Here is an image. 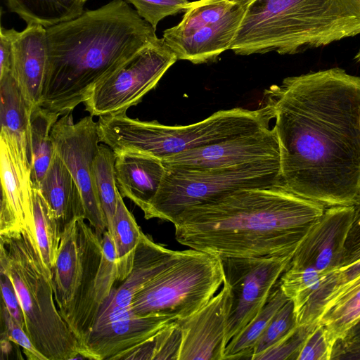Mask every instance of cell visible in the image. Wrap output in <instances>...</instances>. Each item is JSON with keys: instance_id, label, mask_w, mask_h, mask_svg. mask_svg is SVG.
I'll return each mask as SVG.
<instances>
[{"instance_id": "obj_1", "label": "cell", "mask_w": 360, "mask_h": 360, "mask_svg": "<svg viewBox=\"0 0 360 360\" xmlns=\"http://www.w3.org/2000/svg\"><path fill=\"white\" fill-rule=\"evenodd\" d=\"M275 119L283 186L325 208L353 206L360 187V77L333 68L264 92Z\"/></svg>"}, {"instance_id": "obj_2", "label": "cell", "mask_w": 360, "mask_h": 360, "mask_svg": "<svg viewBox=\"0 0 360 360\" xmlns=\"http://www.w3.org/2000/svg\"><path fill=\"white\" fill-rule=\"evenodd\" d=\"M325 209L279 185L188 207L172 224L179 243L220 258L283 257L294 254Z\"/></svg>"}, {"instance_id": "obj_3", "label": "cell", "mask_w": 360, "mask_h": 360, "mask_svg": "<svg viewBox=\"0 0 360 360\" xmlns=\"http://www.w3.org/2000/svg\"><path fill=\"white\" fill-rule=\"evenodd\" d=\"M47 65L40 105L60 115L158 37L126 0H112L46 28Z\"/></svg>"}, {"instance_id": "obj_4", "label": "cell", "mask_w": 360, "mask_h": 360, "mask_svg": "<svg viewBox=\"0 0 360 360\" xmlns=\"http://www.w3.org/2000/svg\"><path fill=\"white\" fill-rule=\"evenodd\" d=\"M245 12L230 50L295 54L360 34L359 0H240Z\"/></svg>"}, {"instance_id": "obj_5", "label": "cell", "mask_w": 360, "mask_h": 360, "mask_svg": "<svg viewBox=\"0 0 360 360\" xmlns=\"http://www.w3.org/2000/svg\"><path fill=\"white\" fill-rule=\"evenodd\" d=\"M0 270L10 276L25 322V330L46 360L84 359L80 344L61 316L51 273L39 250L33 228L0 235Z\"/></svg>"}, {"instance_id": "obj_6", "label": "cell", "mask_w": 360, "mask_h": 360, "mask_svg": "<svg viewBox=\"0 0 360 360\" xmlns=\"http://www.w3.org/2000/svg\"><path fill=\"white\" fill-rule=\"evenodd\" d=\"M273 119L265 105L257 110L236 108L219 110L207 118L184 126H169L157 121H142L126 112L99 117L100 142L118 155L136 153L161 161L182 152L269 127Z\"/></svg>"}, {"instance_id": "obj_7", "label": "cell", "mask_w": 360, "mask_h": 360, "mask_svg": "<svg viewBox=\"0 0 360 360\" xmlns=\"http://www.w3.org/2000/svg\"><path fill=\"white\" fill-rule=\"evenodd\" d=\"M101 239L84 217L75 218L62 231L51 270L58 309L79 344L99 312L96 286L103 256Z\"/></svg>"}, {"instance_id": "obj_8", "label": "cell", "mask_w": 360, "mask_h": 360, "mask_svg": "<svg viewBox=\"0 0 360 360\" xmlns=\"http://www.w3.org/2000/svg\"><path fill=\"white\" fill-rule=\"evenodd\" d=\"M165 169L156 195L143 211L146 219L173 223L185 209L236 191L283 185L280 159L198 170Z\"/></svg>"}, {"instance_id": "obj_9", "label": "cell", "mask_w": 360, "mask_h": 360, "mask_svg": "<svg viewBox=\"0 0 360 360\" xmlns=\"http://www.w3.org/2000/svg\"><path fill=\"white\" fill-rule=\"evenodd\" d=\"M224 281L221 259L190 248L133 298L138 315L186 319L204 307Z\"/></svg>"}, {"instance_id": "obj_10", "label": "cell", "mask_w": 360, "mask_h": 360, "mask_svg": "<svg viewBox=\"0 0 360 360\" xmlns=\"http://www.w3.org/2000/svg\"><path fill=\"white\" fill-rule=\"evenodd\" d=\"M177 60L163 39L157 37L94 88L84 103L86 110L97 117L126 112L155 87Z\"/></svg>"}, {"instance_id": "obj_11", "label": "cell", "mask_w": 360, "mask_h": 360, "mask_svg": "<svg viewBox=\"0 0 360 360\" xmlns=\"http://www.w3.org/2000/svg\"><path fill=\"white\" fill-rule=\"evenodd\" d=\"M51 139L56 153L80 190L85 219L102 238L107 222L92 180L93 162L100 145L97 122L89 115L75 123L72 112H68L53 125Z\"/></svg>"}, {"instance_id": "obj_12", "label": "cell", "mask_w": 360, "mask_h": 360, "mask_svg": "<svg viewBox=\"0 0 360 360\" xmlns=\"http://www.w3.org/2000/svg\"><path fill=\"white\" fill-rule=\"evenodd\" d=\"M292 255L221 258L224 281L229 285L231 294L227 344L262 309Z\"/></svg>"}, {"instance_id": "obj_13", "label": "cell", "mask_w": 360, "mask_h": 360, "mask_svg": "<svg viewBox=\"0 0 360 360\" xmlns=\"http://www.w3.org/2000/svg\"><path fill=\"white\" fill-rule=\"evenodd\" d=\"M174 321L163 316L138 315L131 306H116L108 297L80 342L81 354L89 359H123Z\"/></svg>"}, {"instance_id": "obj_14", "label": "cell", "mask_w": 360, "mask_h": 360, "mask_svg": "<svg viewBox=\"0 0 360 360\" xmlns=\"http://www.w3.org/2000/svg\"><path fill=\"white\" fill-rule=\"evenodd\" d=\"M0 235L33 228L34 184L27 144L1 129Z\"/></svg>"}, {"instance_id": "obj_15", "label": "cell", "mask_w": 360, "mask_h": 360, "mask_svg": "<svg viewBox=\"0 0 360 360\" xmlns=\"http://www.w3.org/2000/svg\"><path fill=\"white\" fill-rule=\"evenodd\" d=\"M280 159L275 127H266L186 150L162 160L167 169L198 170Z\"/></svg>"}, {"instance_id": "obj_16", "label": "cell", "mask_w": 360, "mask_h": 360, "mask_svg": "<svg viewBox=\"0 0 360 360\" xmlns=\"http://www.w3.org/2000/svg\"><path fill=\"white\" fill-rule=\"evenodd\" d=\"M353 212V206L326 208L295 251L288 266L311 268L323 274L340 269Z\"/></svg>"}, {"instance_id": "obj_17", "label": "cell", "mask_w": 360, "mask_h": 360, "mask_svg": "<svg viewBox=\"0 0 360 360\" xmlns=\"http://www.w3.org/2000/svg\"><path fill=\"white\" fill-rule=\"evenodd\" d=\"M222 289L193 315L178 319L182 330L179 360H224L231 305V289Z\"/></svg>"}, {"instance_id": "obj_18", "label": "cell", "mask_w": 360, "mask_h": 360, "mask_svg": "<svg viewBox=\"0 0 360 360\" xmlns=\"http://www.w3.org/2000/svg\"><path fill=\"white\" fill-rule=\"evenodd\" d=\"M240 2L219 21L200 28L187 36L162 37L178 60L194 64L214 61L225 51L230 50L244 15Z\"/></svg>"}, {"instance_id": "obj_19", "label": "cell", "mask_w": 360, "mask_h": 360, "mask_svg": "<svg viewBox=\"0 0 360 360\" xmlns=\"http://www.w3.org/2000/svg\"><path fill=\"white\" fill-rule=\"evenodd\" d=\"M13 75L32 110L40 105L47 65L46 28L31 23L13 37Z\"/></svg>"}, {"instance_id": "obj_20", "label": "cell", "mask_w": 360, "mask_h": 360, "mask_svg": "<svg viewBox=\"0 0 360 360\" xmlns=\"http://www.w3.org/2000/svg\"><path fill=\"white\" fill-rule=\"evenodd\" d=\"M165 171L160 160L141 154L118 155L115 163L119 192L123 198L131 200L143 212L156 195Z\"/></svg>"}, {"instance_id": "obj_21", "label": "cell", "mask_w": 360, "mask_h": 360, "mask_svg": "<svg viewBox=\"0 0 360 360\" xmlns=\"http://www.w3.org/2000/svg\"><path fill=\"white\" fill-rule=\"evenodd\" d=\"M182 252L156 243L142 233L131 269L120 285L112 290L109 296L111 302L120 307L131 306L134 297L152 279L174 263Z\"/></svg>"}, {"instance_id": "obj_22", "label": "cell", "mask_w": 360, "mask_h": 360, "mask_svg": "<svg viewBox=\"0 0 360 360\" xmlns=\"http://www.w3.org/2000/svg\"><path fill=\"white\" fill-rule=\"evenodd\" d=\"M37 189L55 214L62 231L75 218L84 217L80 190L56 152L47 172Z\"/></svg>"}, {"instance_id": "obj_23", "label": "cell", "mask_w": 360, "mask_h": 360, "mask_svg": "<svg viewBox=\"0 0 360 360\" xmlns=\"http://www.w3.org/2000/svg\"><path fill=\"white\" fill-rule=\"evenodd\" d=\"M59 115L41 105L34 107L31 112L27 154L35 188H39L55 155L51 130Z\"/></svg>"}, {"instance_id": "obj_24", "label": "cell", "mask_w": 360, "mask_h": 360, "mask_svg": "<svg viewBox=\"0 0 360 360\" xmlns=\"http://www.w3.org/2000/svg\"><path fill=\"white\" fill-rule=\"evenodd\" d=\"M289 298L278 282L266 302L245 328L228 342L224 359H252L253 349L276 313Z\"/></svg>"}, {"instance_id": "obj_25", "label": "cell", "mask_w": 360, "mask_h": 360, "mask_svg": "<svg viewBox=\"0 0 360 360\" xmlns=\"http://www.w3.org/2000/svg\"><path fill=\"white\" fill-rule=\"evenodd\" d=\"M8 10L27 25L34 23L45 28L71 20L83 13L80 0H5Z\"/></svg>"}, {"instance_id": "obj_26", "label": "cell", "mask_w": 360, "mask_h": 360, "mask_svg": "<svg viewBox=\"0 0 360 360\" xmlns=\"http://www.w3.org/2000/svg\"><path fill=\"white\" fill-rule=\"evenodd\" d=\"M1 129L27 144L32 109L12 73L0 76Z\"/></svg>"}, {"instance_id": "obj_27", "label": "cell", "mask_w": 360, "mask_h": 360, "mask_svg": "<svg viewBox=\"0 0 360 360\" xmlns=\"http://www.w3.org/2000/svg\"><path fill=\"white\" fill-rule=\"evenodd\" d=\"M109 233L112 237L115 248L117 282L121 283L131 269L135 251L143 232L134 217L125 205L120 193L118 195L117 209Z\"/></svg>"}, {"instance_id": "obj_28", "label": "cell", "mask_w": 360, "mask_h": 360, "mask_svg": "<svg viewBox=\"0 0 360 360\" xmlns=\"http://www.w3.org/2000/svg\"><path fill=\"white\" fill-rule=\"evenodd\" d=\"M117 155L106 144H100L92 166L94 190L110 231L115 214L119 191L117 186L115 163Z\"/></svg>"}, {"instance_id": "obj_29", "label": "cell", "mask_w": 360, "mask_h": 360, "mask_svg": "<svg viewBox=\"0 0 360 360\" xmlns=\"http://www.w3.org/2000/svg\"><path fill=\"white\" fill-rule=\"evenodd\" d=\"M33 231L42 259L51 271L56 262L63 231L55 214L40 191L35 188L33 197Z\"/></svg>"}, {"instance_id": "obj_30", "label": "cell", "mask_w": 360, "mask_h": 360, "mask_svg": "<svg viewBox=\"0 0 360 360\" xmlns=\"http://www.w3.org/2000/svg\"><path fill=\"white\" fill-rule=\"evenodd\" d=\"M240 0H198L189 2L180 22L165 30L162 37L187 36L200 28L219 21Z\"/></svg>"}, {"instance_id": "obj_31", "label": "cell", "mask_w": 360, "mask_h": 360, "mask_svg": "<svg viewBox=\"0 0 360 360\" xmlns=\"http://www.w3.org/2000/svg\"><path fill=\"white\" fill-rule=\"evenodd\" d=\"M359 321L360 289L325 311L319 320L333 347Z\"/></svg>"}, {"instance_id": "obj_32", "label": "cell", "mask_w": 360, "mask_h": 360, "mask_svg": "<svg viewBox=\"0 0 360 360\" xmlns=\"http://www.w3.org/2000/svg\"><path fill=\"white\" fill-rule=\"evenodd\" d=\"M182 330L178 320L162 328L153 338L128 352L123 359L179 360Z\"/></svg>"}, {"instance_id": "obj_33", "label": "cell", "mask_w": 360, "mask_h": 360, "mask_svg": "<svg viewBox=\"0 0 360 360\" xmlns=\"http://www.w3.org/2000/svg\"><path fill=\"white\" fill-rule=\"evenodd\" d=\"M297 326L293 302L289 299L272 318L253 349L252 360Z\"/></svg>"}, {"instance_id": "obj_34", "label": "cell", "mask_w": 360, "mask_h": 360, "mask_svg": "<svg viewBox=\"0 0 360 360\" xmlns=\"http://www.w3.org/2000/svg\"><path fill=\"white\" fill-rule=\"evenodd\" d=\"M317 323L297 325L276 344L256 356L253 360H297L305 340Z\"/></svg>"}, {"instance_id": "obj_35", "label": "cell", "mask_w": 360, "mask_h": 360, "mask_svg": "<svg viewBox=\"0 0 360 360\" xmlns=\"http://www.w3.org/2000/svg\"><path fill=\"white\" fill-rule=\"evenodd\" d=\"M139 15L155 30L159 22L169 15L185 10L188 0H126Z\"/></svg>"}, {"instance_id": "obj_36", "label": "cell", "mask_w": 360, "mask_h": 360, "mask_svg": "<svg viewBox=\"0 0 360 360\" xmlns=\"http://www.w3.org/2000/svg\"><path fill=\"white\" fill-rule=\"evenodd\" d=\"M1 335L22 349L27 359L30 360H46L36 349L25 330L20 326L8 311L4 302L1 304Z\"/></svg>"}, {"instance_id": "obj_37", "label": "cell", "mask_w": 360, "mask_h": 360, "mask_svg": "<svg viewBox=\"0 0 360 360\" xmlns=\"http://www.w3.org/2000/svg\"><path fill=\"white\" fill-rule=\"evenodd\" d=\"M333 349L325 328L318 322L305 340L297 360H331Z\"/></svg>"}, {"instance_id": "obj_38", "label": "cell", "mask_w": 360, "mask_h": 360, "mask_svg": "<svg viewBox=\"0 0 360 360\" xmlns=\"http://www.w3.org/2000/svg\"><path fill=\"white\" fill-rule=\"evenodd\" d=\"M353 207V217L345 243L341 268L360 260V187Z\"/></svg>"}, {"instance_id": "obj_39", "label": "cell", "mask_w": 360, "mask_h": 360, "mask_svg": "<svg viewBox=\"0 0 360 360\" xmlns=\"http://www.w3.org/2000/svg\"><path fill=\"white\" fill-rule=\"evenodd\" d=\"M0 284L2 301L8 311L16 322L25 330L24 314L15 286L8 274L2 270H0Z\"/></svg>"}, {"instance_id": "obj_40", "label": "cell", "mask_w": 360, "mask_h": 360, "mask_svg": "<svg viewBox=\"0 0 360 360\" xmlns=\"http://www.w3.org/2000/svg\"><path fill=\"white\" fill-rule=\"evenodd\" d=\"M15 30L13 28L0 29V76L8 73L13 74V37Z\"/></svg>"}, {"instance_id": "obj_41", "label": "cell", "mask_w": 360, "mask_h": 360, "mask_svg": "<svg viewBox=\"0 0 360 360\" xmlns=\"http://www.w3.org/2000/svg\"><path fill=\"white\" fill-rule=\"evenodd\" d=\"M359 289H360V276L331 294L326 302L323 312Z\"/></svg>"}, {"instance_id": "obj_42", "label": "cell", "mask_w": 360, "mask_h": 360, "mask_svg": "<svg viewBox=\"0 0 360 360\" xmlns=\"http://www.w3.org/2000/svg\"><path fill=\"white\" fill-rule=\"evenodd\" d=\"M360 276V260L347 266L340 268L338 273L337 290L347 285ZM332 293V294H333Z\"/></svg>"}, {"instance_id": "obj_43", "label": "cell", "mask_w": 360, "mask_h": 360, "mask_svg": "<svg viewBox=\"0 0 360 360\" xmlns=\"http://www.w3.org/2000/svg\"><path fill=\"white\" fill-rule=\"evenodd\" d=\"M356 340H360V321L356 325H355L348 332L346 337L340 341L349 342V341H356Z\"/></svg>"}, {"instance_id": "obj_44", "label": "cell", "mask_w": 360, "mask_h": 360, "mask_svg": "<svg viewBox=\"0 0 360 360\" xmlns=\"http://www.w3.org/2000/svg\"><path fill=\"white\" fill-rule=\"evenodd\" d=\"M354 59L357 62H360V49H359V51L356 53V54L355 55Z\"/></svg>"}, {"instance_id": "obj_45", "label": "cell", "mask_w": 360, "mask_h": 360, "mask_svg": "<svg viewBox=\"0 0 360 360\" xmlns=\"http://www.w3.org/2000/svg\"><path fill=\"white\" fill-rule=\"evenodd\" d=\"M80 1H82V2H84V3H86V1L87 0H80Z\"/></svg>"}, {"instance_id": "obj_46", "label": "cell", "mask_w": 360, "mask_h": 360, "mask_svg": "<svg viewBox=\"0 0 360 360\" xmlns=\"http://www.w3.org/2000/svg\"><path fill=\"white\" fill-rule=\"evenodd\" d=\"M360 1V0H359Z\"/></svg>"}]
</instances>
